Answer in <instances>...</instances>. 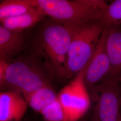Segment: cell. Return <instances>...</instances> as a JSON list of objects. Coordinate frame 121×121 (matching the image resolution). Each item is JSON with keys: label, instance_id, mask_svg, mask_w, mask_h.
<instances>
[{"label": "cell", "instance_id": "cell-8", "mask_svg": "<svg viewBox=\"0 0 121 121\" xmlns=\"http://www.w3.org/2000/svg\"><path fill=\"white\" fill-rule=\"evenodd\" d=\"M106 27V44L111 69L108 77L105 79H110L120 83L121 81V25H113Z\"/></svg>", "mask_w": 121, "mask_h": 121}, {"label": "cell", "instance_id": "cell-9", "mask_svg": "<svg viewBox=\"0 0 121 121\" xmlns=\"http://www.w3.org/2000/svg\"><path fill=\"white\" fill-rule=\"evenodd\" d=\"M27 103L21 95L12 91L0 93V121H21Z\"/></svg>", "mask_w": 121, "mask_h": 121}, {"label": "cell", "instance_id": "cell-5", "mask_svg": "<svg viewBox=\"0 0 121 121\" xmlns=\"http://www.w3.org/2000/svg\"><path fill=\"white\" fill-rule=\"evenodd\" d=\"M89 90L95 103L93 121H119L121 106V86L119 82L105 79Z\"/></svg>", "mask_w": 121, "mask_h": 121}, {"label": "cell", "instance_id": "cell-11", "mask_svg": "<svg viewBox=\"0 0 121 121\" xmlns=\"http://www.w3.org/2000/svg\"><path fill=\"white\" fill-rule=\"evenodd\" d=\"M44 16L42 12L36 7L23 14L5 18L0 21V26L9 30L22 32L25 29L35 25Z\"/></svg>", "mask_w": 121, "mask_h": 121}, {"label": "cell", "instance_id": "cell-12", "mask_svg": "<svg viewBox=\"0 0 121 121\" xmlns=\"http://www.w3.org/2000/svg\"><path fill=\"white\" fill-rule=\"evenodd\" d=\"M27 104L36 112L42 109L58 98L51 86H44L36 91L23 96Z\"/></svg>", "mask_w": 121, "mask_h": 121}, {"label": "cell", "instance_id": "cell-1", "mask_svg": "<svg viewBox=\"0 0 121 121\" xmlns=\"http://www.w3.org/2000/svg\"><path fill=\"white\" fill-rule=\"evenodd\" d=\"M76 27L53 21L43 26L35 38L34 56L42 63L50 76L67 78L68 53Z\"/></svg>", "mask_w": 121, "mask_h": 121}, {"label": "cell", "instance_id": "cell-2", "mask_svg": "<svg viewBox=\"0 0 121 121\" xmlns=\"http://www.w3.org/2000/svg\"><path fill=\"white\" fill-rule=\"evenodd\" d=\"M47 70L37 59L19 58L12 62L0 60V86L2 91L26 95L51 86Z\"/></svg>", "mask_w": 121, "mask_h": 121}, {"label": "cell", "instance_id": "cell-15", "mask_svg": "<svg viewBox=\"0 0 121 121\" xmlns=\"http://www.w3.org/2000/svg\"><path fill=\"white\" fill-rule=\"evenodd\" d=\"M40 113L45 121H64V114L58 99L48 104Z\"/></svg>", "mask_w": 121, "mask_h": 121}, {"label": "cell", "instance_id": "cell-14", "mask_svg": "<svg viewBox=\"0 0 121 121\" xmlns=\"http://www.w3.org/2000/svg\"><path fill=\"white\" fill-rule=\"evenodd\" d=\"M104 26L121 25V0H116L107 4L97 18Z\"/></svg>", "mask_w": 121, "mask_h": 121}, {"label": "cell", "instance_id": "cell-3", "mask_svg": "<svg viewBox=\"0 0 121 121\" xmlns=\"http://www.w3.org/2000/svg\"><path fill=\"white\" fill-rule=\"evenodd\" d=\"M36 7L54 22L78 26L97 21L107 5L102 0H36Z\"/></svg>", "mask_w": 121, "mask_h": 121}, {"label": "cell", "instance_id": "cell-16", "mask_svg": "<svg viewBox=\"0 0 121 121\" xmlns=\"http://www.w3.org/2000/svg\"><path fill=\"white\" fill-rule=\"evenodd\" d=\"M119 121H121V106L120 108V116H119Z\"/></svg>", "mask_w": 121, "mask_h": 121}, {"label": "cell", "instance_id": "cell-10", "mask_svg": "<svg viewBox=\"0 0 121 121\" xmlns=\"http://www.w3.org/2000/svg\"><path fill=\"white\" fill-rule=\"evenodd\" d=\"M22 32L9 30L0 26V60L9 59L21 52L24 45Z\"/></svg>", "mask_w": 121, "mask_h": 121}, {"label": "cell", "instance_id": "cell-13", "mask_svg": "<svg viewBox=\"0 0 121 121\" xmlns=\"http://www.w3.org/2000/svg\"><path fill=\"white\" fill-rule=\"evenodd\" d=\"M36 0H6L0 4V21L19 15L36 7Z\"/></svg>", "mask_w": 121, "mask_h": 121}, {"label": "cell", "instance_id": "cell-17", "mask_svg": "<svg viewBox=\"0 0 121 121\" xmlns=\"http://www.w3.org/2000/svg\"></svg>", "mask_w": 121, "mask_h": 121}, {"label": "cell", "instance_id": "cell-6", "mask_svg": "<svg viewBox=\"0 0 121 121\" xmlns=\"http://www.w3.org/2000/svg\"><path fill=\"white\" fill-rule=\"evenodd\" d=\"M64 114V121H78L90 105V97L84 80L83 70L64 87L58 95Z\"/></svg>", "mask_w": 121, "mask_h": 121}, {"label": "cell", "instance_id": "cell-4", "mask_svg": "<svg viewBox=\"0 0 121 121\" xmlns=\"http://www.w3.org/2000/svg\"><path fill=\"white\" fill-rule=\"evenodd\" d=\"M100 22L94 21L76 27L68 53L67 78L84 70L89 63L104 30Z\"/></svg>", "mask_w": 121, "mask_h": 121}, {"label": "cell", "instance_id": "cell-7", "mask_svg": "<svg viewBox=\"0 0 121 121\" xmlns=\"http://www.w3.org/2000/svg\"><path fill=\"white\" fill-rule=\"evenodd\" d=\"M107 27L104 30L95 48V51L83 70L84 80L87 89L101 82L108 76L111 65L106 48Z\"/></svg>", "mask_w": 121, "mask_h": 121}]
</instances>
